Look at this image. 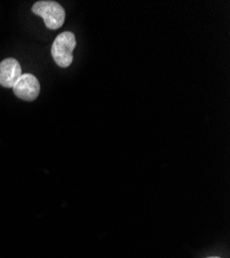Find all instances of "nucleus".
I'll return each mask as SVG.
<instances>
[{
    "label": "nucleus",
    "instance_id": "nucleus-1",
    "mask_svg": "<svg viewBox=\"0 0 230 258\" xmlns=\"http://www.w3.org/2000/svg\"><path fill=\"white\" fill-rule=\"evenodd\" d=\"M76 46L75 36L70 31L60 33L54 40L52 46V56L60 68H68L73 60V50Z\"/></svg>",
    "mask_w": 230,
    "mask_h": 258
},
{
    "label": "nucleus",
    "instance_id": "nucleus-2",
    "mask_svg": "<svg viewBox=\"0 0 230 258\" xmlns=\"http://www.w3.org/2000/svg\"><path fill=\"white\" fill-rule=\"evenodd\" d=\"M32 13L43 18L49 29L56 30L64 24L65 11L56 2H51V0L37 2L32 7Z\"/></svg>",
    "mask_w": 230,
    "mask_h": 258
},
{
    "label": "nucleus",
    "instance_id": "nucleus-3",
    "mask_svg": "<svg viewBox=\"0 0 230 258\" xmlns=\"http://www.w3.org/2000/svg\"><path fill=\"white\" fill-rule=\"evenodd\" d=\"M13 89L18 98L25 101H33L39 95L40 84L35 76L25 74L20 77Z\"/></svg>",
    "mask_w": 230,
    "mask_h": 258
},
{
    "label": "nucleus",
    "instance_id": "nucleus-4",
    "mask_svg": "<svg viewBox=\"0 0 230 258\" xmlns=\"http://www.w3.org/2000/svg\"><path fill=\"white\" fill-rule=\"evenodd\" d=\"M22 76V69L18 60L7 58L0 62V85L5 88H13Z\"/></svg>",
    "mask_w": 230,
    "mask_h": 258
},
{
    "label": "nucleus",
    "instance_id": "nucleus-5",
    "mask_svg": "<svg viewBox=\"0 0 230 258\" xmlns=\"http://www.w3.org/2000/svg\"><path fill=\"white\" fill-rule=\"evenodd\" d=\"M206 258H220V257H216V256H214V257H206Z\"/></svg>",
    "mask_w": 230,
    "mask_h": 258
}]
</instances>
